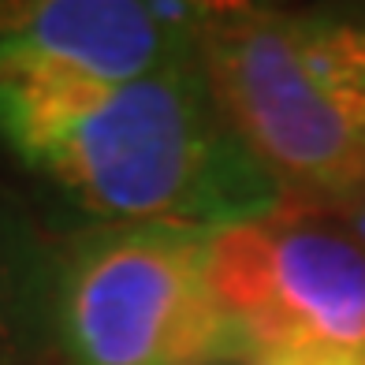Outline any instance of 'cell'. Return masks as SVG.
<instances>
[{"instance_id": "6da1fadb", "label": "cell", "mask_w": 365, "mask_h": 365, "mask_svg": "<svg viewBox=\"0 0 365 365\" xmlns=\"http://www.w3.org/2000/svg\"><path fill=\"white\" fill-rule=\"evenodd\" d=\"M0 145L101 227L224 231L287 190L239 138L202 53L120 86L0 82Z\"/></svg>"}, {"instance_id": "7a4b0ae2", "label": "cell", "mask_w": 365, "mask_h": 365, "mask_svg": "<svg viewBox=\"0 0 365 365\" xmlns=\"http://www.w3.org/2000/svg\"><path fill=\"white\" fill-rule=\"evenodd\" d=\"M202 63L239 138L284 190L365 187V15L217 4Z\"/></svg>"}, {"instance_id": "3957f363", "label": "cell", "mask_w": 365, "mask_h": 365, "mask_svg": "<svg viewBox=\"0 0 365 365\" xmlns=\"http://www.w3.org/2000/svg\"><path fill=\"white\" fill-rule=\"evenodd\" d=\"M212 231L90 227L60 246L56 354L63 365H250L205 276Z\"/></svg>"}, {"instance_id": "277c9868", "label": "cell", "mask_w": 365, "mask_h": 365, "mask_svg": "<svg viewBox=\"0 0 365 365\" xmlns=\"http://www.w3.org/2000/svg\"><path fill=\"white\" fill-rule=\"evenodd\" d=\"M217 4L0 0V82L120 86L202 53Z\"/></svg>"}, {"instance_id": "5b68a950", "label": "cell", "mask_w": 365, "mask_h": 365, "mask_svg": "<svg viewBox=\"0 0 365 365\" xmlns=\"http://www.w3.org/2000/svg\"><path fill=\"white\" fill-rule=\"evenodd\" d=\"M284 346L365 354V246L351 231L276 224V321L264 351Z\"/></svg>"}, {"instance_id": "8992f818", "label": "cell", "mask_w": 365, "mask_h": 365, "mask_svg": "<svg viewBox=\"0 0 365 365\" xmlns=\"http://www.w3.org/2000/svg\"><path fill=\"white\" fill-rule=\"evenodd\" d=\"M60 246L0 187V365H45L56 354Z\"/></svg>"}, {"instance_id": "52a82bcc", "label": "cell", "mask_w": 365, "mask_h": 365, "mask_svg": "<svg viewBox=\"0 0 365 365\" xmlns=\"http://www.w3.org/2000/svg\"><path fill=\"white\" fill-rule=\"evenodd\" d=\"M205 276L220 313L250 339L257 358L269 346L276 321V224L257 220L212 231Z\"/></svg>"}, {"instance_id": "ba28073f", "label": "cell", "mask_w": 365, "mask_h": 365, "mask_svg": "<svg viewBox=\"0 0 365 365\" xmlns=\"http://www.w3.org/2000/svg\"><path fill=\"white\" fill-rule=\"evenodd\" d=\"M250 365H365V354L324 351V346H284V351H264Z\"/></svg>"}, {"instance_id": "9c48e42d", "label": "cell", "mask_w": 365, "mask_h": 365, "mask_svg": "<svg viewBox=\"0 0 365 365\" xmlns=\"http://www.w3.org/2000/svg\"><path fill=\"white\" fill-rule=\"evenodd\" d=\"M343 217H346V231L365 246V187L354 194V197H346L343 202Z\"/></svg>"}]
</instances>
